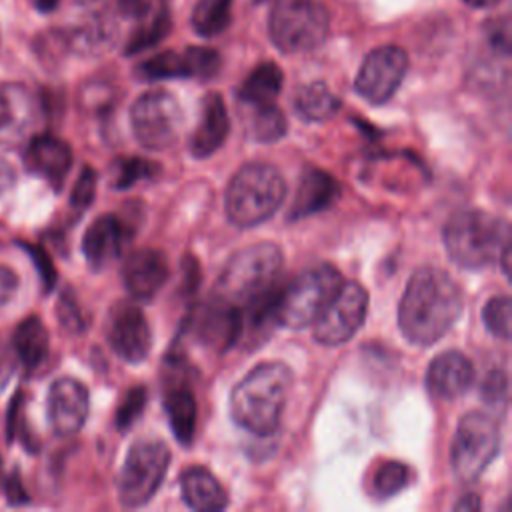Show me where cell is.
Returning <instances> with one entry per match:
<instances>
[{"mask_svg": "<svg viewBox=\"0 0 512 512\" xmlns=\"http://www.w3.org/2000/svg\"><path fill=\"white\" fill-rule=\"evenodd\" d=\"M410 480V468L398 460L382 462L372 478V488L380 498H390L400 492Z\"/></svg>", "mask_w": 512, "mask_h": 512, "instance_id": "34", "label": "cell"}, {"mask_svg": "<svg viewBox=\"0 0 512 512\" xmlns=\"http://www.w3.org/2000/svg\"><path fill=\"white\" fill-rule=\"evenodd\" d=\"M104 332L110 348L124 362L138 364L148 358L152 348V332L138 304L130 300L116 302L108 310Z\"/></svg>", "mask_w": 512, "mask_h": 512, "instance_id": "13", "label": "cell"}, {"mask_svg": "<svg viewBox=\"0 0 512 512\" xmlns=\"http://www.w3.org/2000/svg\"><path fill=\"white\" fill-rule=\"evenodd\" d=\"M500 448V428L494 416L472 410L458 422L450 462L460 482L478 480Z\"/></svg>", "mask_w": 512, "mask_h": 512, "instance_id": "8", "label": "cell"}, {"mask_svg": "<svg viewBox=\"0 0 512 512\" xmlns=\"http://www.w3.org/2000/svg\"><path fill=\"white\" fill-rule=\"evenodd\" d=\"M144 408H146V388L142 386L130 388L116 408V428L128 430L140 418Z\"/></svg>", "mask_w": 512, "mask_h": 512, "instance_id": "36", "label": "cell"}, {"mask_svg": "<svg viewBox=\"0 0 512 512\" xmlns=\"http://www.w3.org/2000/svg\"><path fill=\"white\" fill-rule=\"evenodd\" d=\"M88 410H90V396L82 382L70 376L58 378L52 382L48 390L46 412H48V422L58 436L76 434L84 426L88 418Z\"/></svg>", "mask_w": 512, "mask_h": 512, "instance_id": "17", "label": "cell"}, {"mask_svg": "<svg viewBox=\"0 0 512 512\" xmlns=\"http://www.w3.org/2000/svg\"><path fill=\"white\" fill-rule=\"evenodd\" d=\"M338 196L340 184L332 174L316 166H306L298 180V188L286 214V220L296 222L310 214L326 210L338 200Z\"/></svg>", "mask_w": 512, "mask_h": 512, "instance_id": "22", "label": "cell"}, {"mask_svg": "<svg viewBox=\"0 0 512 512\" xmlns=\"http://www.w3.org/2000/svg\"><path fill=\"white\" fill-rule=\"evenodd\" d=\"M58 318H60V324H62L68 332H72V334L82 332V330L86 328V320H84V316H82V312H80V306H78V302L74 300V296H72L70 292H64V294L60 296V302H58Z\"/></svg>", "mask_w": 512, "mask_h": 512, "instance_id": "39", "label": "cell"}, {"mask_svg": "<svg viewBox=\"0 0 512 512\" xmlns=\"http://www.w3.org/2000/svg\"><path fill=\"white\" fill-rule=\"evenodd\" d=\"M180 490L186 506L196 512H218L228 506L226 490L216 476L202 466H192L182 472Z\"/></svg>", "mask_w": 512, "mask_h": 512, "instance_id": "25", "label": "cell"}, {"mask_svg": "<svg viewBox=\"0 0 512 512\" xmlns=\"http://www.w3.org/2000/svg\"><path fill=\"white\" fill-rule=\"evenodd\" d=\"M24 160L30 172L42 176L54 190H60L72 166V150L58 136L38 134L30 138Z\"/></svg>", "mask_w": 512, "mask_h": 512, "instance_id": "21", "label": "cell"}, {"mask_svg": "<svg viewBox=\"0 0 512 512\" xmlns=\"http://www.w3.org/2000/svg\"><path fill=\"white\" fill-rule=\"evenodd\" d=\"M476 372L468 356L458 350L438 354L426 370L428 392L442 400H454L462 396L474 384Z\"/></svg>", "mask_w": 512, "mask_h": 512, "instance_id": "20", "label": "cell"}, {"mask_svg": "<svg viewBox=\"0 0 512 512\" xmlns=\"http://www.w3.org/2000/svg\"><path fill=\"white\" fill-rule=\"evenodd\" d=\"M368 312V292L356 280L342 282L334 298L314 320V338L324 346L348 342L364 324Z\"/></svg>", "mask_w": 512, "mask_h": 512, "instance_id": "11", "label": "cell"}, {"mask_svg": "<svg viewBox=\"0 0 512 512\" xmlns=\"http://www.w3.org/2000/svg\"><path fill=\"white\" fill-rule=\"evenodd\" d=\"M170 276L166 256L154 248L132 252L122 266V282L136 300H152Z\"/></svg>", "mask_w": 512, "mask_h": 512, "instance_id": "19", "label": "cell"}, {"mask_svg": "<svg viewBox=\"0 0 512 512\" xmlns=\"http://www.w3.org/2000/svg\"><path fill=\"white\" fill-rule=\"evenodd\" d=\"M230 118L224 100L218 92H208L202 98L200 120L194 134L188 140V150L194 158L212 156L228 138Z\"/></svg>", "mask_w": 512, "mask_h": 512, "instance_id": "24", "label": "cell"}, {"mask_svg": "<svg viewBox=\"0 0 512 512\" xmlns=\"http://www.w3.org/2000/svg\"><path fill=\"white\" fill-rule=\"evenodd\" d=\"M22 246L30 252V256H32V260H34V264H36V268H38V272H40V276H42L44 290L50 292L52 286H54V282H56V270H54V264H52L50 256H48L46 250L40 248V246H30V244H22Z\"/></svg>", "mask_w": 512, "mask_h": 512, "instance_id": "40", "label": "cell"}, {"mask_svg": "<svg viewBox=\"0 0 512 512\" xmlns=\"http://www.w3.org/2000/svg\"><path fill=\"white\" fill-rule=\"evenodd\" d=\"M164 408L176 440L184 446L192 444L196 432V398L186 382L180 356L174 358L168 374L164 376Z\"/></svg>", "mask_w": 512, "mask_h": 512, "instance_id": "18", "label": "cell"}, {"mask_svg": "<svg viewBox=\"0 0 512 512\" xmlns=\"http://www.w3.org/2000/svg\"><path fill=\"white\" fill-rule=\"evenodd\" d=\"M0 480H2V458H0Z\"/></svg>", "mask_w": 512, "mask_h": 512, "instance_id": "48", "label": "cell"}, {"mask_svg": "<svg viewBox=\"0 0 512 512\" xmlns=\"http://www.w3.org/2000/svg\"><path fill=\"white\" fill-rule=\"evenodd\" d=\"M286 198V182L280 170L266 162L244 164L228 182L224 210L230 224L254 228L268 220Z\"/></svg>", "mask_w": 512, "mask_h": 512, "instance_id": "3", "label": "cell"}, {"mask_svg": "<svg viewBox=\"0 0 512 512\" xmlns=\"http://www.w3.org/2000/svg\"><path fill=\"white\" fill-rule=\"evenodd\" d=\"M462 2H466V4L472 6V8H492V6H496L500 0H462Z\"/></svg>", "mask_w": 512, "mask_h": 512, "instance_id": "46", "label": "cell"}, {"mask_svg": "<svg viewBox=\"0 0 512 512\" xmlns=\"http://www.w3.org/2000/svg\"><path fill=\"white\" fill-rule=\"evenodd\" d=\"M480 508H482V500L478 494H466L454 504V510H464V512H476Z\"/></svg>", "mask_w": 512, "mask_h": 512, "instance_id": "44", "label": "cell"}, {"mask_svg": "<svg viewBox=\"0 0 512 512\" xmlns=\"http://www.w3.org/2000/svg\"><path fill=\"white\" fill-rule=\"evenodd\" d=\"M170 466V450L160 440H136L118 474V498L126 508H140L158 492Z\"/></svg>", "mask_w": 512, "mask_h": 512, "instance_id": "9", "label": "cell"}, {"mask_svg": "<svg viewBox=\"0 0 512 512\" xmlns=\"http://www.w3.org/2000/svg\"><path fill=\"white\" fill-rule=\"evenodd\" d=\"M130 122L136 140L148 150L170 148L182 126V110L168 90H148L130 108Z\"/></svg>", "mask_w": 512, "mask_h": 512, "instance_id": "10", "label": "cell"}, {"mask_svg": "<svg viewBox=\"0 0 512 512\" xmlns=\"http://www.w3.org/2000/svg\"><path fill=\"white\" fill-rule=\"evenodd\" d=\"M282 266L280 246L272 242L244 246L224 264L216 286L218 296L244 306L278 286Z\"/></svg>", "mask_w": 512, "mask_h": 512, "instance_id": "5", "label": "cell"}, {"mask_svg": "<svg viewBox=\"0 0 512 512\" xmlns=\"http://www.w3.org/2000/svg\"><path fill=\"white\" fill-rule=\"evenodd\" d=\"M220 54L206 46H188L184 50H164L140 62L136 68L142 80L198 78L210 80L220 70Z\"/></svg>", "mask_w": 512, "mask_h": 512, "instance_id": "14", "label": "cell"}, {"mask_svg": "<svg viewBox=\"0 0 512 512\" xmlns=\"http://www.w3.org/2000/svg\"><path fill=\"white\" fill-rule=\"evenodd\" d=\"M464 296L458 282L436 266L418 268L400 298L398 326L418 346L438 342L460 318Z\"/></svg>", "mask_w": 512, "mask_h": 512, "instance_id": "1", "label": "cell"}, {"mask_svg": "<svg viewBox=\"0 0 512 512\" xmlns=\"http://www.w3.org/2000/svg\"><path fill=\"white\" fill-rule=\"evenodd\" d=\"M510 310H512L510 296L502 294V296L490 298L482 310V320H484V326L488 328V332H492L494 336H498L502 340H508L510 338Z\"/></svg>", "mask_w": 512, "mask_h": 512, "instance_id": "35", "label": "cell"}, {"mask_svg": "<svg viewBox=\"0 0 512 512\" xmlns=\"http://www.w3.org/2000/svg\"><path fill=\"white\" fill-rule=\"evenodd\" d=\"M10 176H12L10 168H6V166L0 164V188H4V186L8 184V178H10Z\"/></svg>", "mask_w": 512, "mask_h": 512, "instance_id": "47", "label": "cell"}, {"mask_svg": "<svg viewBox=\"0 0 512 512\" xmlns=\"http://www.w3.org/2000/svg\"><path fill=\"white\" fill-rule=\"evenodd\" d=\"M18 290V276L12 268L0 266V306L10 302Z\"/></svg>", "mask_w": 512, "mask_h": 512, "instance_id": "41", "label": "cell"}, {"mask_svg": "<svg viewBox=\"0 0 512 512\" xmlns=\"http://www.w3.org/2000/svg\"><path fill=\"white\" fill-rule=\"evenodd\" d=\"M6 480H8V482H6V500H8L10 504H14V506L28 502L26 490H24V486H22V482H20L18 472H12V476L6 478Z\"/></svg>", "mask_w": 512, "mask_h": 512, "instance_id": "42", "label": "cell"}, {"mask_svg": "<svg viewBox=\"0 0 512 512\" xmlns=\"http://www.w3.org/2000/svg\"><path fill=\"white\" fill-rule=\"evenodd\" d=\"M12 346L22 366L32 372L44 364L50 350V334L38 316L24 318L12 336Z\"/></svg>", "mask_w": 512, "mask_h": 512, "instance_id": "26", "label": "cell"}, {"mask_svg": "<svg viewBox=\"0 0 512 512\" xmlns=\"http://www.w3.org/2000/svg\"><path fill=\"white\" fill-rule=\"evenodd\" d=\"M406 72L408 56L400 46H378L364 56L354 90L370 104H384L396 94Z\"/></svg>", "mask_w": 512, "mask_h": 512, "instance_id": "12", "label": "cell"}, {"mask_svg": "<svg viewBox=\"0 0 512 512\" xmlns=\"http://www.w3.org/2000/svg\"><path fill=\"white\" fill-rule=\"evenodd\" d=\"M232 20V0H198L190 14L192 30L202 38L222 34Z\"/></svg>", "mask_w": 512, "mask_h": 512, "instance_id": "31", "label": "cell"}, {"mask_svg": "<svg viewBox=\"0 0 512 512\" xmlns=\"http://www.w3.org/2000/svg\"><path fill=\"white\" fill-rule=\"evenodd\" d=\"M342 282L344 280L338 268L328 262L314 264L302 270L278 292L274 306L276 324L292 330H300L314 324V320L320 316L324 306L334 298Z\"/></svg>", "mask_w": 512, "mask_h": 512, "instance_id": "6", "label": "cell"}, {"mask_svg": "<svg viewBox=\"0 0 512 512\" xmlns=\"http://www.w3.org/2000/svg\"><path fill=\"white\" fill-rule=\"evenodd\" d=\"M156 172H158V166L146 158H138V156L118 158L112 172V188L126 190L140 180L152 178Z\"/></svg>", "mask_w": 512, "mask_h": 512, "instance_id": "33", "label": "cell"}, {"mask_svg": "<svg viewBox=\"0 0 512 512\" xmlns=\"http://www.w3.org/2000/svg\"><path fill=\"white\" fill-rule=\"evenodd\" d=\"M34 6H36V10H40V12H52V10H56L58 8V4H60V0H30Z\"/></svg>", "mask_w": 512, "mask_h": 512, "instance_id": "45", "label": "cell"}, {"mask_svg": "<svg viewBox=\"0 0 512 512\" xmlns=\"http://www.w3.org/2000/svg\"><path fill=\"white\" fill-rule=\"evenodd\" d=\"M290 384L292 372L284 362H260L232 388V420L250 434H274L282 420Z\"/></svg>", "mask_w": 512, "mask_h": 512, "instance_id": "2", "label": "cell"}, {"mask_svg": "<svg viewBox=\"0 0 512 512\" xmlns=\"http://www.w3.org/2000/svg\"><path fill=\"white\" fill-rule=\"evenodd\" d=\"M128 230L114 214L98 216L84 232L82 252L92 270H102L114 262L124 248Z\"/></svg>", "mask_w": 512, "mask_h": 512, "instance_id": "23", "label": "cell"}, {"mask_svg": "<svg viewBox=\"0 0 512 512\" xmlns=\"http://www.w3.org/2000/svg\"><path fill=\"white\" fill-rule=\"evenodd\" d=\"M330 30V14L318 0H276L268 14V36L284 54L318 48Z\"/></svg>", "mask_w": 512, "mask_h": 512, "instance_id": "7", "label": "cell"}, {"mask_svg": "<svg viewBox=\"0 0 512 512\" xmlns=\"http://www.w3.org/2000/svg\"><path fill=\"white\" fill-rule=\"evenodd\" d=\"M40 114L36 96L20 82L0 84V146H16L28 138Z\"/></svg>", "mask_w": 512, "mask_h": 512, "instance_id": "16", "label": "cell"}, {"mask_svg": "<svg viewBox=\"0 0 512 512\" xmlns=\"http://www.w3.org/2000/svg\"><path fill=\"white\" fill-rule=\"evenodd\" d=\"M242 106V120L244 130L250 140L254 142H276L286 134V116L276 106V102L270 104H240Z\"/></svg>", "mask_w": 512, "mask_h": 512, "instance_id": "27", "label": "cell"}, {"mask_svg": "<svg viewBox=\"0 0 512 512\" xmlns=\"http://www.w3.org/2000/svg\"><path fill=\"white\" fill-rule=\"evenodd\" d=\"M508 242V222L484 210H460L444 226L446 252L466 270L494 264Z\"/></svg>", "mask_w": 512, "mask_h": 512, "instance_id": "4", "label": "cell"}, {"mask_svg": "<svg viewBox=\"0 0 512 512\" xmlns=\"http://www.w3.org/2000/svg\"><path fill=\"white\" fill-rule=\"evenodd\" d=\"M480 394H482V400L488 404V406H506V398H508V376L504 370L496 368L492 370L484 382H482V388H480Z\"/></svg>", "mask_w": 512, "mask_h": 512, "instance_id": "37", "label": "cell"}, {"mask_svg": "<svg viewBox=\"0 0 512 512\" xmlns=\"http://www.w3.org/2000/svg\"><path fill=\"white\" fill-rule=\"evenodd\" d=\"M96 196V172L90 166H84L70 194V204L76 210H86Z\"/></svg>", "mask_w": 512, "mask_h": 512, "instance_id": "38", "label": "cell"}, {"mask_svg": "<svg viewBox=\"0 0 512 512\" xmlns=\"http://www.w3.org/2000/svg\"><path fill=\"white\" fill-rule=\"evenodd\" d=\"M142 24L134 30V34L130 36L124 52L126 54H138L142 50L152 48L154 44H158L168 32H170V12L166 6H156L152 8V12H148V8L140 14Z\"/></svg>", "mask_w": 512, "mask_h": 512, "instance_id": "32", "label": "cell"}, {"mask_svg": "<svg viewBox=\"0 0 512 512\" xmlns=\"http://www.w3.org/2000/svg\"><path fill=\"white\" fill-rule=\"evenodd\" d=\"M118 10L126 16H140L146 10V0H114Z\"/></svg>", "mask_w": 512, "mask_h": 512, "instance_id": "43", "label": "cell"}, {"mask_svg": "<svg viewBox=\"0 0 512 512\" xmlns=\"http://www.w3.org/2000/svg\"><path fill=\"white\" fill-rule=\"evenodd\" d=\"M190 330L206 348L226 352L242 336V310L238 304L216 296L192 312Z\"/></svg>", "mask_w": 512, "mask_h": 512, "instance_id": "15", "label": "cell"}, {"mask_svg": "<svg viewBox=\"0 0 512 512\" xmlns=\"http://www.w3.org/2000/svg\"><path fill=\"white\" fill-rule=\"evenodd\" d=\"M284 74L278 64L262 62L258 64L238 86L236 100L238 104H270L276 102V96L282 90Z\"/></svg>", "mask_w": 512, "mask_h": 512, "instance_id": "28", "label": "cell"}, {"mask_svg": "<svg viewBox=\"0 0 512 512\" xmlns=\"http://www.w3.org/2000/svg\"><path fill=\"white\" fill-rule=\"evenodd\" d=\"M294 108L308 122H324L340 110V98L324 82L316 80L296 92Z\"/></svg>", "mask_w": 512, "mask_h": 512, "instance_id": "29", "label": "cell"}, {"mask_svg": "<svg viewBox=\"0 0 512 512\" xmlns=\"http://www.w3.org/2000/svg\"><path fill=\"white\" fill-rule=\"evenodd\" d=\"M114 38H116V26L104 14H96L94 18L76 26L68 34V42H70L72 50L82 52V54H98V52L110 48Z\"/></svg>", "mask_w": 512, "mask_h": 512, "instance_id": "30", "label": "cell"}]
</instances>
